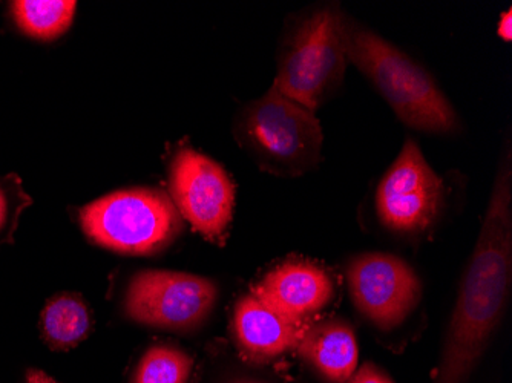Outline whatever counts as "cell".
<instances>
[{
  "instance_id": "obj_1",
  "label": "cell",
  "mask_w": 512,
  "mask_h": 383,
  "mask_svg": "<svg viewBox=\"0 0 512 383\" xmlns=\"http://www.w3.org/2000/svg\"><path fill=\"white\" fill-rule=\"evenodd\" d=\"M345 54L387 100L408 128L451 134L459 117L433 77L398 46L344 17Z\"/></svg>"
},
{
  "instance_id": "obj_2",
  "label": "cell",
  "mask_w": 512,
  "mask_h": 383,
  "mask_svg": "<svg viewBox=\"0 0 512 383\" xmlns=\"http://www.w3.org/2000/svg\"><path fill=\"white\" fill-rule=\"evenodd\" d=\"M234 135L261 169L278 177H301L321 160L324 135L315 112L275 85L238 112Z\"/></svg>"
},
{
  "instance_id": "obj_3",
  "label": "cell",
  "mask_w": 512,
  "mask_h": 383,
  "mask_svg": "<svg viewBox=\"0 0 512 383\" xmlns=\"http://www.w3.org/2000/svg\"><path fill=\"white\" fill-rule=\"evenodd\" d=\"M344 14L324 7L302 20L279 59L275 88L315 112L345 73Z\"/></svg>"
},
{
  "instance_id": "obj_4",
  "label": "cell",
  "mask_w": 512,
  "mask_h": 383,
  "mask_svg": "<svg viewBox=\"0 0 512 383\" xmlns=\"http://www.w3.org/2000/svg\"><path fill=\"white\" fill-rule=\"evenodd\" d=\"M80 224L100 246L131 255L165 249L181 229L174 203L154 189L106 195L80 210Z\"/></svg>"
},
{
  "instance_id": "obj_5",
  "label": "cell",
  "mask_w": 512,
  "mask_h": 383,
  "mask_svg": "<svg viewBox=\"0 0 512 383\" xmlns=\"http://www.w3.org/2000/svg\"><path fill=\"white\" fill-rule=\"evenodd\" d=\"M444 194V181L425 160L416 141L407 138L376 190V212L393 232H422L439 217Z\"/></svg>"
},
{
  "instance_id": "obj_6",
  "label": "cell",
  "mask_w": 512,
  "mask_h": 383,
  "mask_svg": "<svg viewBox=\"0 0 512 383\" xmlns=\"http://www.w3.org/2000/svg\"><path fill=\"white\" fill-rule=\"evenodd\" d=\"M172 203L194 230L221 241L229 229L235 206V186L223 167L194 151L181 148L169 167Z\"/></svg>"
},
{
  "instance_id": "obj_7",
  "label": "cell",
  "mask_w": 512,
  "mask_h": 383,
  "mask_svg": "<svg viewBox=\"0 0 512 383\" xmlns=\"http://www.w3.org/2000/svg\"><path fill=\"white\" fill-rule=\"evenodd\" d=\"M217 285L191 273L148 270L132 279L126 311L134 321L169 330H188L207 318Z\"/></svg>"
},
{
  "instance_id": "obj_8",
  "label": "cell",
  "mask_w": 512,
  "mask_h": 383,
  "mask_svg": "<svg viewBox=\"0 0 512 383\" xmlns=\"http://www.w3.org/2000/svg\"><path fill=\"white\" fill-rule=\"evenodd\" d=\"M348 292L359 313L384 331L398 328L416 310L422 282L410 264L388 253H364L347 267Z\"/></svg>"
},
{
  "instance_id": "obj_9",
  "label": "cell",
  "mask_w": 512,
  "mask_h": 383,
  "mask_svg": "<svg viewBox=\"0 0 512 383\" xmlns=\"http://www.w3.org/2000/svg\"><path fill=\"white\" fill-rule=\"evenodd\" d=\"M252 293L286 318L306 324L307 318L332 301L335 284L313 262L289 261L267 273Z\"/></svg>"
},
{
  "instance_id": "obj_10",
  "label": "cell",
  "mask_w": 512,
  "mask_h": 383,
  "mask_svg": "<svg viewBox=\"0 0 512 383\" xmlns=\"http://www.w3.org/2000/svg\"><path fill=\"white\" fill-rule=\"evenodd\" d=\"M307 325L281 315L275 308L249 293L235 307L234 331L247 361L266 364L298 348Z\"/></svg>"
},
{
  "instance_id": "obj_11",
  "label": "cell",
  "mask_w": 512,
  "mask_h": 383,
  "mask_svg": "<svg viewBox=\"0 0 512 383\" xmlns=\"http://www.w3.org/2000/svg\"><path fill=\"white\" fill-rule=\"evenodd\" d=\"M500 322L454 307L431 383H467Z\"/></svg>"
},
{
  "instance_id": "obj_12",
  "label": "cell",
  "mask_w": 512,
  "mask_h": 383,
  "mask_svg": "<svg viewBox=\"0 0 512 383\" xmlns=\"http://www.w3.org/2000/svg\"><path fill=\"white\" fill-rule=\"evenodd\" d=\"M298 351L332 383L347 382L358 367L359 348L355 331L341 319H330L307 327Z\"/></svg>"
},
{
  "instance_id": "obj_13",
  "label": "cell",
  "mask_w": 512,
  "mask_h": 383,
  "mask_svg": "<svg viewBox=\"0 0 512 383\" xmlns=\"http://www.w3.org/2000/svg\"><path fill=\"white\" fill-rule=\"evenodd\" d=\"M91 327V316L82 298L69 293L54 296L46 302L40 315V333L51 350H69L85 339Z\"/></svg>"
},
{
  "instance_id": "obj_14",
  "label": "cell",
  "mask_w": 512,
  "mask_h": 383,
  "mask_svg": "<svg viewBox=\"0 0 512 383\" xmlns=\"http://www.w3.org/2000/svg\"><path fill=\"white\" fill-rule=\"evenodd\" d=\"M76 8L71 0H16L11 4V16L23 34L50 42L68 31Z\"/></svg>"
},
{
  "instance_id": "obj_15",
  "label": "cell",
  "mask_w": 512,
  "mask_h": 383,
  "mask_svg": "<svg viewBox=\"0 0 512 383\" xmlns=\"http://www.w3.org/2000/svg\"><path fill=\"white\" fill-rule=\"evenodd\" d=\"M192 371V359L174 347L151 348L138 364L132 383H186Z\"/></svg>"
},
{
  "instance_id": "obj_16",
  "label": "cell",
  "mask_w": 512,
  "mask_h": 383,
  "mask_svg": "<svg viewBox=\"0 0 512 383\" xmlns=\"http://www.w3.org/2000/svg\"><path fill=\"white\" fill-rule=\"evenodd\" d=\"M31 203L17 175H0V246L13 241L20 215Z\"/></svg>"
},
{
  "instance_id": "obj_17",
  "label": "cell",
  "mask_w": 512,
  "mask_h": 383,
  "mask_svg": "<svg viewBox=\"0 0 512 383\" xmlns=\"http://www.w3.org/2000/svg\"><path fill=\"white\" fill-rule=\"evenodd\" d=\"M345 383H394L393 379L388 376L381 368L376 367L375 364L362 365L359 370L355 371L350 379Z\"/></svg>"
},
{
  "instance_id": "obj_18",
  "label": "cell",
  "mask_w": 512,
  "mask_h": 383,
  "mask_svg": "<svg viewBox=\"0 0 512 383\" xmlns=\"http://www.w3.org/2000/svg\"><path fill=\"white\" fill-rule=\"evenodd\" d=\"M499 36L502 37L506 42H511L512 39V14L511 10L506 11L502 14L499 22Z\"/></svg>"
},
{
  "instance_id": "obj_19",
  "label": "cell",
  "mask_w": 512,
  "mask_h": 383,
  "mask_svg": "<svg viewBox=\"0 0 512 383\" xmlns=\"http://www.w3.org/2000/svg\"><path fill=\"white\" fill-rule=\"evenodd\" d=\"M27 382L28 383H59L57 380H54L53 377L48 376V374L43 373L42 370H30L27 373Z\"/></svg>"
}]
</instances>
